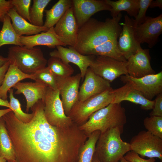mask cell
<instances>
[{
    "label": "cell",
    "mask_w": 162,
    "mask_h": 162,
    "mask_svg": "<svg viewBox=\"0 0 162 162\" xmlns=\"http://www.w3.org/2000/svg\"><path fill=\"white\" fill-rule=\"evenodd\" d=\"M0 155L8 161L16 160L14 147L2 117L0 118Z\"/></svg>",
    "instance_id": "26"
},
{
    "label": "cell",
    "mask_w": 162,
    "mask_h": 162,
    "mask_svg": "<svg viewBox=\"0 0 162 162\" xmlns=\"http://www.w3.org/2000/svg\"><path fill=\"white\" fill-rule=\"evenodd\" d=\"M9 16L4 17L2 29L0 32V47L5 45L22 46L20 41V36L14 29Z\"/></svg>",
    "instance_id": "27"
},
{
    "label": "cell",
    "mask_w": 162,
    "mask_h": 162,
    "mask_svg": "<svg viewBox=\"0 0 162 162\" xmlns=\"http://www.w3.org/2000/svg\"><path fill=\"white\" fill-rule=\"evenodd\" d=\"M7 162H18L16 160H11V161H8Z\"/></svg>",
    "instance_id": "47"
},
{
    "label": "cell",
    "mask_w": 162,
    "mask_h": 162,
    "mask_svg": "<svg viewBox=\"0 0 162 162\" xmlns=\"http://www.w3.org/2000/svg\"><path fill=\"white\" fill-rule=\"evenodd\" d=\"M72 6V0H59L50 9L44 10L46 19L43 26L48 28L54 27L66 10Z\"/></svg>",
    "instance_id": "24"
},
{
    "label": "cell",
    "mask_w": 162,
    "mask_h": 162,
    "mask_svg": "<svg viewBox=\"0 0 162 162\" xmlns=\"http://www.w3.org/2000/svg\"><path fill=\"white\" fill-rule=\"evenodd\" d=\"M0 31H1V30H0Z\"/></svg>",
    "instance_id": "48"
},
{
    "label": "cell",
    "mask_w": 162,
    "mask_h": 162,
    "mask_svg": "<svg viewBox=\"0 0 162 162\" xmlns=\"http://www.w3.org/2000/svg\"><path fill=\"white\" fill-rule=\"evenodd\" d=\"M13 8L10 0H0V21L3 22L4 17Z\"/></svg>",
    "instance_id": "38"
},
{
    "label": "cell",
    "mask_w": 162,
    "mask_h": 162,
    "mask_svg": "<svg viewBox=\"0 0 162 162\" xmlns=\"http://www.w3.org/2000/svg\"><path fill=\"white\" fill-rule=\"evenodd\" d=\"M14 8L20 16L30 21L29 11L31 0H10Z\"/></svg>",
    "instance_id": "34"
},
{
    "label": "cell",
    "mask_w": 162,
    "mask_h": 162,
    "mask_svg": "<svg viewBox=\"0 0 162 162\" xmlns=\"http://www.w3.org/2000/svg\"><path fill=\"white\" fill-rule=\"evenodd\" d=\"M0 106H4L11 109L9 103L7 100H4L0 98Z\"/></svg>",
    "instance_id": "41"
},
{
    "label": "cell",
    "mask_w": 162,
    "mask_h": 162,
    "mask_svg": "<svg viewBox=\"0 0 162 162\" xmlns=\"http://www.w3.org/2000/svg\"><path fill=\"white\" fill-rule=\"evenodd\" d=\"M149 7L153 8L155 7H159L160 9L162 8V0H152L150 4Z\"/></svg>",
    "instance_id": "40"
},
{
    "label": "cell",
    "mask_w": 162,
    "mask_h": 162,
    "mask_svg": "<svg viewBox=\"0 0 162 162\" xmlns=\"http://www.w3.org/2000/svg\"><path fill=\"white\" fill-rule=\"evenodd\" d=\"M10 64V62L8 61L3 66L0 67V87L2 84L4 76Z\"/></svg>",
    "instance_id": "39"
},
{
    "label": "cell",
    "mask_w": 162,
    "mask_h": 162,
    "mask_svg": "<svg viewBox=\"0 0 162 162\" xmlns=\"http://www.w3.org/2000/svg\"><path fill=\"white\" fill-rule=\"evenodd\" d=\"M33 5L30 9L29 22L38 26H42L43 22V13L45 8L50 0H33Z\"/></svg>",
    "instance_id": "30"
},
{
    "label": "cell",
    "mask_w": 162,
    "mask_h": 162,
    "mask_svg": "<svg viewBox=\"0 0 162 162\" xmlns=\"http://www.w3.org/2000/svg\"><path fill=\"white\" fill-rule=\"evenodd\" d=\"M11 111H12V110L9 108L5 109L0 110V118L5 114Z\"/></svg>",
    "instance_id": "42"
},
{
    "label": "cell",
    "mask_w": 162,
    "mask_h": 162,
    "mask_svg": "<svg viewBox=\"0 0 162 162\" xmlns=\"http://www.w3.org/2000/svg\"><path fill=\"white\" fill-rule=\"evenodd\" d=\"M26 79L34 80V74H27L20 70L14 64H10L0 87V98L7 100V93L16 83Z\"/></svg>",
    "instance_id": "22"
},
{
    "label": "cell",
    "mask_w": 162,
    "mask_h": 162,
    "mask_svg": "<svg viewBox=\"0 0 162 162\" xmlns=\"http://www.w3.org/2000/svg\"><path fill=\"white\" fill-rule=\"evenodd\" d=\"M74 14L79 28L96 13L110 11L111 8L105 0H72Z\"/></svg>",
    "instance_id": "15"
},
{
    "label": "cell",
    "mask_w": 162,
    "mask_h": 162,
    "mask_svg": "<svg viewBox=\"0 0 162 162\" xmlns=\"http://www.w3.org/2000/svg\"><path fill=\"white\" fill-rule=\"evenodd\" d=\"M124 157L126 160L131 162H156L154 158L145 159L131 150L128 152Z\"/></svg>",
    "instance_id": "36"
},
{
    "label": "cell",
    "mask_w": 162,
    "mask_h": 162,
    "mask_svg": "<svg viewBox=\"0 0 162 162\" xmlns=\"http://www.w3.org/2000/svg\"><path fill=\"white\" fill-rule=\"evenodd\" d=\"M7 160L0 155V162H7Z\"/></svg>",
    "instance_id": "45"
},
{
    "label": "cell",
    "mask_w": 162,
    "mask_h": 162,
    "mask_svg": "<svg viewBox=\"0 0 162 162\" xmlns=\"http://www.w3.org/2000/svg\"><path fill=\"white\" fill-rule=\"evenodd\" d=\"M100 132L95 131L89 136L88 139L80 148L79 162H92L96 145Z\"/></svg>",
    "instance_id": "28"
},
{
    "label": "cell",
    "mask_w": 162,
    "mask_h": 162,
    "mask_svg": "<svg viewBox=\"0 0 162 162\" xmlns=\"http://www.w3.org/2000/svg\"><path fill=\"white\" fill-rule=\"evenodd\" d=\"M122 132L123 130L115 128L100 133L95 152L100 162H119L131 150L130 143L123 141L121 138Z\"/></svg>",
    "instance_id": "4"
},
{
    "label": "cell",
    "mask_w": 162,
    "mask_h": 162,
    "mask_svg": "<svg viewBox=\"0 0 162 162\" xmlns=\"http://www.w3.org/2000/svg\"><path fill=\"white\" fill-rule=\"evenodd\" d=\"M44 84L38 82H19L13 87L16 90L14 94H22L26 101V111L29 110L39 100H43L47 88Z\"/></svg>",
    "instance_id": "19"
},
{
    "label": "cell",
    "mask_w": 162,
    "mask_h": 162,
    "mask_svg": "<svg viewBox=\"0 0 162 162\" xmlns=\"http://www.w3.org/2000/svg\"><path fill=\"white\" fill-rule=\"evenodd\" d=\"M136 39L140 44L146 43L150 48L157 44L162 33V14L155 17L147 16L142 23L135 26Z\"/></svg>",
    "instance_id": "13"
},
{
    "label": "cell",
    "mask_w": 162,
    "mask_h": 162,
    "mask_svg": "<svg viewBox=\"0 0 162 162\" xmlns=\"http://www.w3.org/2000/svg\"><path fill=\"white\" fill-rule=\"evenodd\" d=\"M144 125L147 130L162 139V117L150 116L143 120Z\"/></svg>",
    "instance_id": "33"
},
{
    "label": "cell",
    "mask_w": 162,
    "mask_h": 162,
    "mask_svg": "<svg viewBox=\"0 0 162 162\" xmlns=\"http://www.w3.org/2000/svg\"><path fill=\"white\" fill-rule=\"evenodd\" d=\"M56 47V50L50 52V56L59 58L66 64L71 63L76 65L80 70L82 79H83L88 68L95 56L83 55L72 47L66 48L58 46Z\"/></svg>",
    "instance_id": "17"
},
{
    "label": "cell",
    "mask_w": 162,
    "mask_h": 162,
    "mask_svg": "<svg viewBox=\"0 0 162 162\" xmlns=\"http://www.w3.org/2000/svg\"><path fill=\"white\" fill-rule=\"evenodd\" d=\"M31 120L20 121L11 111L3 117L18 162H63L72 148L68 128L50 125L44 115V104L39 100L30 109Z\"/></svg>",
    "instance_id": "1"
},
{
    "label": "cell",
    "mask_w": 162,
    "mask_h": 162,
    "mask_svg": "<svg viewBox=\"0 0 162 162\" xmlns=\"http://www.w3.org/2000/svg\"><path fill=\"white\" fill-rule=\"evenodd\" d=\"M47 67L57 78H65L71 76L74 72L73 67L59 58L51 57L47 60Z\"/></svg>",
    "instance_id": "29"
},
{
    "label": "cell",
    "mask_w": 162,
    "mask_h": 162,
    "mask_svg": "<svg viewBox=\"0 0 162 162\" xmlns=\"http://www.w3.org/2000/svg\"><path fill=\"white\" fill-rule=\"evenodd\" d=\"M126 122L125 110L121 103H111L92 114L78 128L89 135L97 130L103 133L115 128L123 130Z\"/></svg>",
    "instance_id": "3"
},
{
    "label": "cell",
    "mask_w": 162,
    "mask_h": 162,
    "mask_svg": "<svg viewBox=\"0 0 162 162\" xmlns=\"http://www.w3.org/2000/svg\"><path fill=\"white\" fill-rule=\"evenodd\" d=\"M114 96V89L111 87L83 101H78L67 116L73 122L78 123H84L93 113L112 103Z\"/></svg>",
    "instance_id": "6"
},
{
    "label": "cell",
    "mask_w": 162,
    "mask_h": 162,
    "mask_svg": "<svg viewBox=\"0 0 162 162\" xmlns=\"http://www.w3.org/2000/svg\"><path fill=\"white\" fill-rule=\"evenodd\" d=\"M35 81L41 82L47 87L54 90H58L57 77L47 67L34 74Z\"/></svg>",
    "instance_id": "31"
},
{
    "label": "cell",
    "mask_w": 162,
    "mask_h": 162,
    "mask_svg": "<svg viewBox=\"0 0 162 162\" xmlns=\"http://www.w3.org/2000/svg\"><path fill=\"white\" fill-rule=\"evenodd\" d=\"M42 100L44 115L50 125L61 128L71 126L74 122L64 112L58 89L54 90L47 87Z\"/></svg>",
    "instance_id": "7"
},
{
    "label": "cell",
    "mask_w": 162,
    "mask_h": 162,
    "mask_svg": "<svg viewBox=\"0 0 162 162\" xmlns=\"http://www.w3.org/2000/svg\"><path fill=\"white\" fill-rule=\"evenodd\" d=\"M114 96L112 103H121L123 101H128L140 105L141 108L145 110H152L155 100H149L145 98L138 91L127 84L114 89Z\"/></svg>",
    "instance_id": "20"
},
{
    "label": "cell",
    "mask_w": 162,
    "mask_h": 162,
    "mask_svg": "<svg viewBox=\"0 0 162 162\" xmlns=\"http://www.w3.org/2000/svg\"><path fill=\"white\" fill-rule=\"evenodd\" d=\"M132 151L141 157L158 158L162 161V139L147 130L133 136L129 143Z\"/></svg>",
    "instance_id": "8"
},
{
    "label": "cell",
    "mask_w": 162,
    "mask_h": 162,
    "mask_svg": "<svg viewBox=\"0 0 162 162\" xmlns=\"http://www.w3.org/2000/svg\"><path fill=\"white\" fill-rule=\"evenodd\" d=\"M84 78V80L79 90V101H83L111 87L110 82L96 74L89 67Z\"/></svg>",
    "instance_id": "18"
},
{
    "label": "cell",
    "mask_w": 162,
    "mask_h": 162,
    "mask_svg": "<svg viewBox=\"0 0 162 162\" xmlns=\"http://www.w3.org/2000/svg\"><path fill=\"white\" fill-rule=\"evenodd\" d=\"M9 61L8 58L0 55V67Z\"/></svg>",
    "instance_id": "43"
},
{
    "label": "cell",
    "mask_w": 162,
    "mask_h": 162,
    "mask_svg": "<svg viewBox=\"0 0 162 162\" xmlns=\"http://www.w3.org/2000/svg\"><path fill=\"white\" fill-rule=\"evenodd\" d=\"M82 79L80 73L65 78L57 77V86L63 108L67 116L78 101L79 88Z\"/></svg>",
    "instance_id": "11"
},
{
    "label": "cell",
    "mask_w": 162,
    "mask_h": 162,
    "mask_svg": "<svg viewBox=\"0 0 162 162\" xmlns=\"http://www.w3.org/2000/svg\"><path fill=\"white\" fill-rule=\"evenodd\" d=\"M154 107L149 114L150 116L162 117V93L156 96Z\"/></svg>",
    "instance_id": "37"
},
{
    "label": "cell",
    "mask_w": 162,
    "mask_h": 162,
    "mask_svg": "<svg viewBox=\"0 0 162 162\" xmlns=\"http://www.w3.org/2000/svg\"><path fill=\"white\" fill-rule=\"evenodd\" d=\"M119 162H131L126 160L124 157H123L120 160Z\"/></svg>",
    "instance_id": "44"
},
{
    "label": "cell",
    "mask_w": 162,
    "mask_h": 162,
    "mask_svg": "<svg viewBox=\"0 0 162 162\" xmlns=\"http://www.w3.org/2000/svg\"><path fill=\"white\" fill-rule=\"evenodd\" d=\"M120 24L122 27L118 37V48L127 60L141 47L136 38L134 19L126 14L124 16V22Z\"/></svg>",
    "instance_id": "14"
},
{
    "label": "cell",
    "mask_w": 162,
    "mask_h": 162,
    "mask_svg": "<svg viewBox=\"0 0 162 162\" xmlns=\"http://www.w3.org/2000/svg\"><path fill=\"white\" fill-rule=\"evenodd\" d=\"M22 72L34 74L46 67L47 60L40 47L14 46L9 48L8 57Z\"/></svg>",
    "instance_id": "5"
},
{
    "label": "cell",
    "mask_w": 162,
    "mask_h": 162,
    "mask_svg": "<svg viewBox=\"0 0 162 162\" xmlns=\"http://www.w3.org/2000/svg\"><path fill=\"white\" fill-rule=\"evenodd\" d=\"M7 15L12 21L13 27L20 36H30L48 31L49 28L42 26H34L28 22L19 15L13 8L8 13Z\"/></svg>",
    "instance_id": "23"
},
{
    "label": "cell",
    "mask_w": 162,
    "mask_h": 162,
    "mask_svg": "<svg viewBox=\"0 0 162 162\" xmlns=\"http://www.w3.org/2000/svg\"><path fill=\"white\" fill-rule=\"evenodd\" d=\"M78 29L73 6L66 10L53 27L54 33L59 39L66 46L73 47L77 43Z\"/></svg>",
    "instance_id": "12"
},
{
    "label": "cell",
    "mask_w": 162,
    "mask_h": 162,
    "mask_svg": "<svg viewBox=\"0 0 162 162\" xmlns=\"http://www.w3.org/2000/svg\"><path fill=\"white\" fill-rule=\"evenodd\" d=\"M10 98L9 104L11 109L16 117L22 122L26 123L29 122L32 118L33 114L24 112L22 110L21 105L19 100L14 95V88H11L8 91Z\"/></svg>",
    "instance_id": "32"
},
{
    "label": "cell",
    "mask_w": 162,
    "mask_h": 162,
    "mask_svg": "<svg viewBox=\"0 0 162 162\" xmlns=\"http://www.w3.org/2000/svg\"><path fill=\"white\" fill-rule=\"evenodd\" d=\"M92 162H100L98 159L96 158L93 161H92Z\"/></svg>",
    "instance_id": "46"
},
{
    "label": "cell",
    "mask_w": 162,
    "mask_h": 162,
    "mask_svg": "<svg viewBox=\"0 0 162 162\" xmlns=\"http://www.w3.org/2000/svg\"><path fill=\"white\" fill-rule=\"evenodd\" d=\"M20 43L22 46L34 47L45 46L51 48L58 46H66L58 38L53 30V27L46 32L30 36H20Z\"/></svg>",
    "instance_id": "21"
},
{
    "label": "cell",
    "mask_w": 162,
    "mask_h": 162,
    "mask_svg": "<svg viewBox=\"0 0 162 162\" xmlns=\"http://www.w3.org/2000/svg\"><path fill=\"white\" fill-rule=\"evenodd\" d=\"M106 3L111 8L110 11L112 17H115L124 11L130 16L135 18L139 8V0H118L113 1L105 0Z\"/></svg>",
    "instance_id": "25"
},
{
    "label": "cell",
    "mask_w": 162,
    "mask_h": 162,
    "mask_svg": "<svg viewBox=\"0 0 162 162\" xmlns=\"http://www.w3.org/2000/svg\"><path fill=\"white\" fill-rule=\"evenodd\" d=\"M120 13L104 21L90 18L79 28L76 50L84 55L106 56L120 61L127 60L119 51L118 39L122 30Z\"/></svg>",
    "instance_id": "2"
},
{
    "label": "cell",
    "mask_w": 162,
    "mask_h": 162,
    "mask_svg": "<svg viewBox=\"0 0 162 162\" xmlns=\"http://www.w3.org/2000/svg\"><path fill=\"white\" fill-rule=\"evenodd\" d=\"M120 80L140 92L146 99L152 100L162 93V71L140 78H134L128 75L120 76Z\"/></svg>",
    "instance_id": "10"
},
{
    "label": "cell",
    "mask_w": 162,
    "mask_h": 162,
    "mask_svg": "<svg viewBox=\"0 0 162 162\" xmlns=\"http://www.w3.org/2000/svg\"><path fill=\"white\" fill-rule=\"evenodd\" d=\"M150 60L149 49L140 48L127 60L126 64L128 74L138 78L155 74L151 65Z\"/></svg>",
    "instance_id": "16"
},
{
    "label": "cell",
    "mask_w": 162,
    "mask_h": 162,
    "mask_svg": "<svg viewBox=\"0 0 162 162\" xmlns=\"http://www.w3.org/2000/svg\"><path fill=\"white\" fill-rule=\"evenodd\" d=\"M152 0H139V8L136 16L134 19L135 26L140 25L145 21L147 16L146 12Z\"/></svg>",
    "instance_id": "35"
},
{
    "label": "cell",
    "mask_w": 162,
    "mask_h": 162,
    "mask_svg": "<svg viewBox=\"0 0 162 162\" xmlns=\"http://www.w3.org/2000/svg\"><path fill=\"white\" fill-rule=\"evenodd\" d=\"M126 62L107 56H95L89 67L96 74L110 82L122 75H128Z\"/></svg>",
    "instance_id": "9"
}]
</instances>
